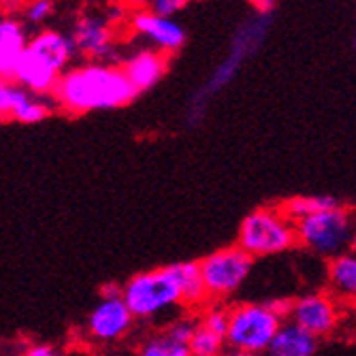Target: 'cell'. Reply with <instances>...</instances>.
Masks as SVG:
<instances>
[{"label": "cell", "mask_w": 356, "mask_h": 356, "mask_svg": "<svg viewBox=\"0 0 356 356\" xmlns=\"http://www.w3.org/2000/svg\"><path fill=\"white\" fill-rule=\"evenodd\" d=\"M288 303H243L229 309V329L224 343L231 350L265 354L273 335L286 320Z\"/></svg>", "instance_id": "3957f363"}, {"label": "cell", "mask_w": 356, "mask_h": 356, "mask_svg": "<svg viewBox=\"0 0 356 356\" xmlns=\"http://www.w3.org/2000/svg\"><path fill=\"white\" fill-rule=\"evenodd\" d=\"M109 13H111V15H109V19H118V17H120V15L124 13V9H120V7H113V9H111Z\"/></svg>", "instance_id": "4dcf8cb0"}, {"label": "cell", "mask_w": 356, "mask_h": 356, "mask_svg": "<svg viewBox=\"0 0 356 356\" xmlns=\"http://www.w3.org/2000/svg\"><path fill=\"white\" fill-rule=\"evenodd\" d=\"M49 113H51V105H47L41 96L26 94V99L17 105V109L13 111L11 118L22 124H37V122H43L45 118H49Z\"/></svg>", "instance_id": "d6986e66"}, {"label": "cell", "mask_w": 356, "mask_h": 356, "mask_svg": "<svg viewBox=\"0 0 356 356\" xmlns=\"http://www.w3.org/2000/svg\"><path fill=\"white\" fill-rule=\"evenodd\" d=\"M329 282L339 297H343V299L354 297V293H356V256H354V252H346L341 256L331 258Z\"/></svg>", "instance_id": "2e32d148"}, {"label": "cell", "mask_w": 356, "mask_h": 356, "mask_svg": "<svg viewBox=\"0 0 356 356\" xmlns=\"http://www.w3.org/2000/svg\"><path fill=\"white\" fill-rule=\"evenodd\" d=\"M339 199L331 197V194H312V197H295L288 199L284 205H280V211L290 220V222H299L307 216L327 211V209H335L339 207Z\"/></svg>", "instance_id": "9a60e30c"}, {"label": "cell", "mask_w": 356, "mask_h": 356, "mask_svg": "<svg viewBox=\"0 0 356 356\" xmlns=\"http://www.w3.org/2000/svg\"><path fill=\"white\" fill-rule=\"evenodd\" d=\"M54 13V0H32L26 7V19L30 24H43Z\"/></svg>", "instance_id": "d4e9b609"}, {"label": "cell", "mask_w": 356, "mask_h": 356, "mask_svg": "<svg viewBox=\"0 0 356 356\" xmlns=\"http://www.w3.org/2000/svg\"><path fill=\"white\" fill-rule=\"evenodd\" d=\"M167 67H169V58L165 54H160L156 49H139L128 56L122 62L120 69L139 94V92L152 90L163 79V75L167 73Z\"/></svg>", "instance_id": "7c38bea8"}, {"label": "cell", "mask_w": 356, "mask_h": 356, "mask_svg": "<svg viewBox=\"0 0 356 356\" xmlns=\"http://www.w3.org/2000/svg\"><path fill=\"white\" fill-rule=\"evenodd\" d=\"M199 265L201 282L207 299L222 301L235 295L252 273L254 258H250L241 248L231 245L207 254Z\"/></svg>", "instance_id": "52a82bcc"}, {"label": "cell", "mask_w": 356, "mask_h": 356, "mask_svg": "<svg viewBox=\"0 0 356 356\" xmlns=\"http://www.w3.org/2000/svg\"><path fill=\"white\" fill-rule=\"evenodd\" d=\"M133 32L145 39L156 51L160 54H173L184 47L186 43V30L179 22L171 17H160L149 13L147 9L135 11L131 17Z\"/></svg>", "instance_id": "9c48e42d"}, {"label": "cell", "mask_w": 356, "mask_h": 356, "mask_svg": "<svg viewBox=\"0 0 356 356\" xmlns=\"http://www.w3.org/2000/svg\"><path fill=\"white\" fill-rule=\"evenodd\" d=\"M286 320L307 331L312 337H327L339 325V307L331 295L312 293L288 303Z\"/></svg>", "instance_id": "ba28073f"}, {"label": "cell", "mask_w": 356, "mask_h": 356, "mask_svg": "<svg viewBox=\"0 0 356 356\" xmlns=\"http://www.w3.org/2000/svg\"><path fill=\"white\" fill-rule=\"evenodd\" d=\"M122 301L133 318L152 320L177 305L181 297L167 267L137 273L122 286Z\"/></svg>", "instance_id": "8992f818"}, {"label": "cell", "mask_w": 356, "mask_h": 356, "mask_svg": "<svg viewBox=\"0 0 356 356\" xmlns=\"http://www.w3.org/2000/svg\"><path fill=\"white\" fill-rule=\"evenodd\" d=\"M295 241L325 258H335L346 252H352L354 224L352 213L346 207L327 209L314 216H307L295 222Z\"/></svg>", "instance_id": "277c9868"}, {"label": "cell", "mask_w": 356, "mask_h": 356, "mask_svg": "<svg viewBox=\"0 0 356 356\" xmlns=\"http://www.w3.org/2000/svg\"><path fill=\"white\" fill-rule=\"evenodd\" d=\"M167 269H169L173 282L177 284V290H179V297H181L184 305L197 307V305L207 301L197 263H175V265H169Z\"/></svg>", "instance_id": "5bb4252c"}, {"label": "cell", "mask_w": 356, "mask_h": 356, "mask_svg": "<svg viewBox=\"0 0 356 356\" xmlns=\"http://www.w3.org/2000/svg\"><path fill=\"white\" fill-rule=\"evenodd\" d=\"M51 94L60 109L69 113H90L124 107L135 99L137 90L115 64L86 62L81 67L64 71Z\"/></svg>", "instance_id": "6da1fadb"}, {"label": "cell", "mask_w": 356, "mask_h": 356, "mask_svg": "<svg viewBox=\"0 0 356 356\" xmlns=\"http://www.w3.org/2000/svg\"><path fill=\"white\" fill-rule=\"evenodd\" d=\"M22 356H60L56 348L47 346V343H37V346H30Z\"/></svg>", "instance_id": "4316f807"}, {"label": "cell", "mask_w": 356, "mask_h": 356, "mask_svg": "<svg viewBox=\"0 0 356 356\" xmlns=\"http://www.w3.org/2000/svg\"><path fill=\"white\" fill-rule=\"evenodd\" d=\"M75 56L71 37L51 28L41 30L28 39L13 73V83L35 96L51 94Z\"/></svg>", "instance_id": "7a4b0ae2"}, {"label": "cell", "mask_w": 356, "mask_h": 356, "mask_svg": "<svg viewBox=\"0 0 356 356\" xmlns=\"http://www.w3.org/2000/svg\"><path fill=\"white\" fill-rule=\"evenodd\" d=\"M293 245H297L295 224L280 211V207L254 209L239 224L237 248L250 258L282 254Z\"/></svg>", "instance_id": "5b68a950"}, {"label": "cell", "mask_w": 356, "mask_h": 356, "mask_svg": "<svg viewBox=\"0 0 356 356\" xmlns=\"http://www.w3.org/2000/svg\"><path fill=\"white\" fill-rule=\"evenodd\" d=\"M26 90L17 88L13 81L0 77V118H11L17 105L26 99Z\"/></svg>", "instance_id": "44dd1931"}, {"label": "cell", "mask_w": 356, "mask_h": 356, "mask_svg": "<svg viewBox=\"0 0 356 356\" xmlns=\"http://www.w3.org/2000/svg\"><path fill=\"white\" fill-rule=\"evenodd\" d=\"M220 356H265V354H256V352H243V350H224Z\"/></svg>", "instance_id": "f1b7e54d"}, {"label": "cell", "mask_w": 356, "mask_h": 356, "mask_svg": "<svg viewBox=\"0 0 356 356\" xmlns=\"http://www.w3.org/2000/svg\"><path fill=\"white\" fill-rule=\"evenodd\" d=\"M126 3L131 5V7H135L137 11H143V9H147L149 0H126Z\"/></svg>", "instance_id": "f546056e"}, {"label": "cell", "mask_w": 356, "mask_h": 356, "mask_svg": "<svg viewBox=\"0 0 356 356\" xmlns=\"http://www.w3.org/2000/svg\"><path fill=\"white\" fill-rule=\"evenodd\" d=\"M280 0H250V5L258 11V15H269L275 7H277Z\"/></svg>", "instance_id": "83f0119b"}, {"label": "cell", "mask_w": 356, "mask_h": 356, "mask_svg": "<svg viewBox=\"0 0 356 356\" xmlns=\"http://www.w3.org/2000/svg\"><path fill=\"white\" fill-rule=\"evenodd\" d=\"M22 51L19 49H0V77L13 81V73H15Z\"/></svg>", "instance_id": "484cf974"}, {"label": "cell", "mask_w": 356, "mask_h": 356, "mask_svg": "<svg viewBox=\"0 0 356 356\" xmlns=\"http://www.w3.org/2000/svg\"><path fill=\"white\" fill-rule=\"evenodd\" d=\"M224 346L226 343L222 337L199 327V322H197V329H194V333L188 341V352H190V356H220L224 352Z\"/></svg>", "instance_id": "ac0fdd59"}, {"label": "cell", "mask_w": 356, "mask_h": 356, "mask_svg": "<svg viewBox=\"0 0 356 356\" xmlns=\"http://www.w3.org/2000/svg\"><path fill=\"white\" fill-rule=\"evenodd\" d=\"M188 5V0H149L147 11L160 17H171L177 15L184 7Z\"/></svg>", "instance_id": "cb8c5ba5"}, {"label": "cell", "mask_w": 356, "mask_h": 356, "mask_svg": "<svg viewBox=\"0 0 356 356\" xmlns=\"http://www.w3.org/2000/svg\"><path fill=\"white\" fill-rule=\"evenodd\" d=\"M71 41L79 56L90 58L92 62H103L113 51V30L103 17L83 15L73 28Z\"/></svg>", "instance_id": "8fae6325"}, {"label": "cell", "mask_w": 356, "mask_h": 356, "mask_svg": "<svg viewBox=\"0 0 356 356\" xmlns=\"http://www.w3.org/2000/svg\"><path fill=\"white\" fill-rule=\"evenodd\" d=\"M133 314L124 305L122 297H101L88 316V331L99 341H115L133 327Z\"/></svg>", "instance_id": "30bf717a"}, {"label": "cell", "mask_w": 356, "mask_h": 356, "mask_svg": "<svg viewBox=\"0 0 356 356\" xmlns=\"http://www.w3.org/2000/svg\"><path fill=\"white\" fill-rule=\"evenodd\" d=\"M139 356H190L188 346L171 339L167 333H158L141 343Z\"/></svg>", "instance_id": "e0dca14e"}, {"label": "cell", "mask_w": 356, "mask_h": 356, "mask_svg": "<svg viewBox=\"0 0 356 356\" xmlns=\"http://www.w3.org/2000/svg\"><path fill=\"white\" fill-rule=\"evenodd\" d=\"M318 350V339L312 337L301 327L284 320L271 343L265 350V356H314Z\"/></svg>", "instance_id": "4fadbf2b"}, {"label": "cell", "mask_w": 356, "mask_h": 356, "mask_svg": "<svg viewBox=\"0 0 356 356\" xmlns=\"http://www.w3.org/2000/svg\"><path fill=\"white\" fill-rule=\"evenodd\" d=\"M199 327H203L209 333H213V335L224 339L226 337V329H229V309H226V307H209L203 314Z\"/></svg>", "instance_id": "7402d4cb"}, {"label": "cell", "mask_w": 356, "mask_h": 356, "mask_svg": "<svg viewBox=\"0 0 356 356\" xmlns=\"http://www.w3.org/2000/svg\"><path fill=\"white\" fill-rule=\"evenodd\" d=\"M194 329H197V320H192V318H179V320H175L173 325H169L167 327V335L171 337V339H175V341H179V343H186L188 346V341H190V337H192V333H194Z\"/></svg>", "instance_id": "603a6c76"}, {"label": "cell", "mask_w": 356, "mask_h": 356, "mask_svg": "<svg viewBox=\"0 0 356 356\" xmlns=\"http://www.w3.org/2000/svg\"><path fill=\"white\" fill-rule=\"evenodd\" d=\"M28 43L26 26L13 17H0V49H24Z\"/></svg>", "instance_id": "ffe728a7"}]
</instances>
